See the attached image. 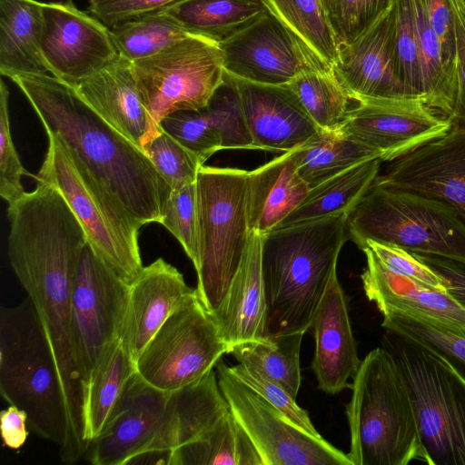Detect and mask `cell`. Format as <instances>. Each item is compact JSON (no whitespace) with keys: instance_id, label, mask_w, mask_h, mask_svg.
<instances>
[{"instance_id":"6da1fadb","label":"cell","mask_w":465,"mask_h":465,"mask_svg":"<svg viewBox=\"0 0 465 465\" xmlns=\"http://www.w3.org/2000/svg\"><path fill=\"white\" fill-rule=\"evenodd\" d=\"M10 79L47 135L60 139L71 158L134 220L142 226L161 223L172 188L143 150L97 114L74 86L46 73Z\"/></svg>"},{"instance_id":"7a4b0ae2","label":"cell","mask_w":465,"mask_h":465,"mask_svg":"<svg viewBox=\"0 0 465 465\" xmlns=\"http://www.w3.org/2000/svg\"><path fill=\"white\" fill-rule=\"evenodd\" d=\"M349 239L346 213L273 228L262 234L266 336L305 333L310 329Z\"/></svg>"},{"instance_id":"3957f363","label":"cell","mask_w":465,"mask_h":465,"mask_svg":"<svg viewBox=\"0 0 465 465\" xmlns=\"http://www.w3.org/2000/svg\"><path fill=\"white\" fill-rule=\"evenodd\" d=\"M351 388L346 416L352 465L426 461L409 392L384 347L364 357Z\"/></svg>"},{"instance_id":"277c9868","label":"cell","mask_w":465,"mask_h":465,"mask_svg":"<svg viewBox=\"0 0 465 465\" xmlns=\"http://www.w3.org/2000/svg\"><path fill=\"white\" fill-rule=\"evenodd\" d=\"M0 392L27 414V425L58 446L63 461L69 444L64 391L54 354L27 297L0 312Z\"/></svg>"},{"instance_id":"5b68a950","label":"cell","mask_w":465,"mask_h":465,"mask_svg":"<svg viewBox=\"0 0 465 465\" xmlns=\"http://www.w3.org/2000/svg\"><path fill=\"white\" fill-rule=\"evenodd\" d=\"M384 348L409 392L429 465H465V371L442 353L385 330Z\"/></svg>"},{"instance_id":"8992f818","label":"cell","mask_w":465,"mask_h":465,"mask_svg":"<svg viewBox=\"0 0 465 465\" xmlns=\"http://www.w3.org/2000/svg\"><path fill=\"white\" fill-rule=\"evenodd\" d=\"M349 238L465 263V223L440 200L372 184L347 214Z\"/></svg>"},{"instance_id":"52a82bcc","label":"cell","mask_w":465,"mask_h":465,"mask_svg":"<svg viewBox=\"0 0 465 465\" xmlns=\"http://www.w3.org/2000/svg\"><path fill=\"white\" fill-rule=\"evenodd\" d=\"M248 171L203 165L196 179L197 293L213 312L224 299L250 236Z\"/></svg>"},{"instance_id":"ba28073f","label":"cell","mask_w":465,"mask_h":465,"mask_svg":"<svg viewBox=\"0 0 465 465\" xmlns=\"http://www.w3.org/2000/svg\"><path fill=\"white\" fill-rule=\"evenodd\" d=\"M48 136L45 158L35 176L57 188L82 224L102 261L131 285L143 269L142 225L70 156L60 139Z\"/></svg>"},{"instance_id":"9c48e42d","label":"cell","mask_w":465,"mask_h":465,"mask_svg":"<svg viewBox=\"0 0 465 465\" xmlns=\"http://www.w3.org/2000/svg\"><path fill=\"white\" fill-rule=\"evenodd\" d=\"M132 64L142 101L159 124L174 112L206 107L224 82L219 43L195 35Z\"/></svg>"},{"instance_id":"30bf717a","label":"cell","mask_w":465,"mask_h":465,"mask_svg":"<svg viewBox=\"0 0 465 465\" xmlns=\"http://www.w3.org/2000/svg\"><path fill=\"white\" fill-rule=\"evenodd\" d=\"M229 347L212 313L199 297L178 308L146 344L136 372L167 393L185 387L214 369Z\"/></svg>"},{"instance_id":"8fae6325","label":"cell","mask_w":465,"mask_h":465,"mask_svg":"<svg viewBox=\"0 0 465 465\" xmlns=\"http://www.w3.org/2000/svg\"><path fill=\"white\" fill-rule=\"evenodd\" d=\"M215 370L231 411L263 465H352L348 454L299 427L234 376L223 361H219Z\"/></svg>"},{"instance_id":"7c38bea8","label":"cell","mask_w":465,"mask_h":465,"mask_svg":"<svg viewBox=\"0 0 465 465\" xmlns=\"http://www.w3.org/2000/svg\"><path fill=\"white\" fill-rule=\"evenodd\" d=\"M130 285L120 279L87 242L72 289V331L86 388L107 347L119 339Z\"/></svg>"},{"instance_id":"4fadbf2b","label":"cell","mask_w":465,"mask_h":465,"mask_svg":"<svg viewBox=\"0 0 465 465\" xmlns=\"http://www.w3.org/2000/svg\"><path fill=\"white\" fill-rule=\"evenodd\" d=\"M452 126L448 116L421 98L404 96L357 103L337 130L377 152L381 162H391Z\"/></svg>"},{"instance_id":"5bb4252c","label":"cell","mask_w":465,"mask_h":465,"mask_svg":"<svg viewBox=\"0 0 465 465\" xmlns=\"http://www.w3.org/2000/svg\"><path fill=\"white\" fill-rule=\"evenodd\" d=\"M41 53L48 72L76 86L118 56L110 28L72 0L43 3Z\"/></svg>"},{"instance_id":"9a60e30c","label":"cell","mask_w":465,"mask_h":465,"mask_svg":"<svg viewBox=\"0 0 465 465\" xmlns=\"http://www.w3.org/2000/svg\"><path fill=\"white\" fill-rule=\"evenodd\" d=\"M390 163L373 184L445 202L465 223V125Z\"/></svg>"},{"instance_id":"2e32d148","label":"cell","mask_w":465,"mask_h":465,"mask_svg":"<svg viewBox=\"0 0 465 465\" xmlns=\"http://www.w3.org/2000/svg\"><path fill=\"white\" fill-rule=\"evenodd\" d=\"M219 45L225 73L249 82L282 85L302 72L315 70L267 9Z\"/></svg>"},{"instance_id":"e0dca14e","label":"cell","mask_w":465,"mask_h":465,"mask_svg":"<svg viewBox=\"0 0 465 465\" xmlns=\"http://www.w3.org/2000/svg\"><path fill=\"white\" fill-rule=\"evenodd\" d=\"M168 396L135 372L105 427L90 441L85 452L87 460L94 465H127L156 436Z\"/></svg>"},{"instance_id":"ac0fdd59","label":"cell","mask_w":465,"mask_h":465,"mask_svg":"<svg viewBox=\"0 0 465 465\" xmlns=\"http://www.w3.org/2000/svg\"><path fill=\"white\" fill-rule=\"evenodd\" d=\"M394 34L392 5L361 35L339 47L332 70L352 101L409 96L396 68Z\"/></svg>"},{"instance_id":"d6986e66","label":"cell","mask_w":465,"mask_h":465,"mask_svg":"<svg viewBox=\"0 0 465 465\" xmlns=\"http://www.w3.org/2000/svg\"><path fill=\"white\" fill-rule=\"evenodd\" d=\"M232 80L245 116L254 150L289 152L320 131L292 88Z\"/></svg>"},{"instance_id":"ffe728a7","label":"cell","mask_w":465,"mask_h":465,"mask_svg":"<svg viewBox=\"0 0 465 465\" xmlns=\"http://www.w3.org/2000/svg\"><path fill=\"white\" fill-rule=\"evenodd\" d=\"M230 411L213 369L198 381L169 393L158 432L128 464L170 465L172 452L192 442Z\"/></svg>"},{"instance_id":"44dd1931","label":"cell","mask_w":465,"mask_h":465,"mask_svg":"<svg viewBox=\"0 0 465 465\" xmlns=\"http://www.w3.org/2000/svg\"><path fill=\"white\" fill-rule=\"evenodd\" d=\"M198 296L183 275L158 258L143 266L130 285L127 307L119 340L136 361L157 331L178 308Z\"/></svg>"},{"instance_id":"7402d4cb","label":"cell","mask_w":465,"mask_h":465,"mask_svg":"<svg viewBox=\"0 0 465 465\" xmlns=\"http://www.w3.org/2000/svg\"><path fill=\"white\" fill-rule=\"evenodd\" d=\"M74 88L97 114L142 150L161 134L142 101L129 59L118 54Z\"/></svg>"},{"instance_id":"603a6c76","label":"cell","mask_w":465,"mask_h":465,"mask_svg":"<svg viewBox=\"0 0 465 465\" xmlns=\"http://www.w3.org/2000/svg\"><path fill=\"white\" fill-rule=\"evenodd\" d=\"M310 328L315 342L312 369L319 389L334 395L351 387L349 379L353 378L361 361L337 269L331 276Z\"/></svg>"},{"instance_id":"cb8c5ba5","label":"cell","mask_w":465,"mask_h":465,"mask_svg":"<svg viewBox=\"0 0 465 465\" xmlns=\"http://www.w3.org/2000/svg\"><path fill=\"white\" fill-rule=\"evenodd\" d=\"M262 234L251 232L229 290L212 313L230 349L266 336L268 306L262 267Z\"/></svg>"},{"instance_id":"d4e9b609","label":"cell","mask_w":465,"mask_h":465,"mask_svg":"<svg viewBox=\"0 0 465 465\" xmlns=\"http://www.w3.org/2000/svg\"><path fill=\"white\" fill-rule=\"evenodd\" d=\"M361 250L367 261L361 276L363 290L381 314L391 311L411 312L465 331V309L448 292L391 272L369 247Z\"/></svg>"},{"instance_id":"484cf974","label":"cell","mask_w":465,"mask_h":465,"mask_svg":"<svg viewBox=\"0 0 465 465\" xmlns=\"http://www.w3.org/2000/svg\"><path fill=\"white\" fill-rule=\"evenodd\" d=\"M309 191L298 173L294 149L248 171L250 232L264 234L276 227L302 203Z\"/></svg>"},{"instance_id":"4316f807","label":"cell","mask_w":465,"mask_h":465,"mask_svg":"<svg viewBox=\"0 0 465 465\" xmlns=\"http://www.w3.org/2000/svg\"><path fill=\"white\" fill-rule=\"evenodd\" d=\"M42 6L36 0H0L2 75L48 72L41 53Z\"/></svg>"},{"instance_id":"83f0119b","label":"cell","mask_w":465,"mask_h":465,"mask_svg":"<svg viewBox=\"0 0 465 465\" xmlns=\"http://www.w3.org/2000/svg\"><path fill=\"white\" fill-rule=\"evenodd\" d=\"M283 25L312 66L332 71L339 45L322 0H261Z\"/></svg>"},{"instance_id":"f1b7e54d","label":"cell","mask_w":465,"mask_h":465,"mask_svg":"<svg viewBox=\"0 0 465 465\" xmlns=\"http://www.w3.org/2000/svg\"><path fill=\"white\" fill-rule=\"evenodd\" d=\"M381 163L378 158L364 161L311 188L302 203L274 228L348 214L372 186Z\"/></svg>"},{"instance_id":"f546056e","label":"cell","mask_w":465,"mask_h":465,"mask_svg":"<svg viewBox=\"0 0 465 465\" xmlns=\"http://www.w3.org/2000/svg\"><path fill=\"white\" fill-rule=\"evenodd\" d=\"M265 9L261 0H177L162 11L189 34L220 43Z\"/></svg>"},{"instance_id":"4dcf8cb0","label":"cell","mask_w":465,"mask_h":465,"mask_svg":"<svg viewBox=\"0 0 465 465\" xmlns=\"http://www.w3.org/2000/svg\"><path fill=\"white\" fill-rule=\"evenodd\" d=\"M170 465H263V462L230 410L200 438L175 449Z\"/></svg>"},{"instance_id":"1f68e13d","label":"cell","mask_w":465,"mask_h":465,"mask_svg":"<svg viewBox=\"0 0 465 465\" xmlns=\"http://www.w3.org/2000/svg\"><path fill=\"white\" fill-rule=\"evenodd\" d=\"M136 372L135 361L120 340L105 350L91 375L85 404V440L96 438L108 422L124 388Z\"/></svg>"},{"instance_id":"d6a6232c","label":"cell","mask_w":465,"mask_h":465,"mask_svg":"<svg viewBox=\"0 0 465 465\" xmlns=\"http://www.w3.org/2000/svg\"><path fill=\"white\" fill-rule=\"evenodd\" d=\"M294 155L298 173L310 189L355 164L380 159L377 152L338 130L321 129L295 148Z\"/></svg>"},{"instance_id":"836d02e7","label":"cell","mask_w":465,"mask_h":465,"mask_svg":"<svg viewBox=\"0 0 465 465\" xmlns=\"http://www.w3.org/2000/svg\"><path fill=\"white\" fill-rule=\"evenodd\" d=\"M304 333L268 335L233 345L229 353L282 386L296 399L302 381L300 352Z\"/></svg>"},{"instance_id":"e575fe53","label":"cell","mask_w":465,"mask_h":465,"mask_svg":"<svg viewBox=\"0 0 465 465\" xmlns=\"http://www.w3.org/2000/svg\"><path fill=\"white\" fill-rule=\"evenodd\" d=\"M413 19L422 75V98L448 116L453 110L456 85L450 77L437 35L431 29L423 0H412Z\"/></svg>"},{"instance_id":"d590c367","label":"cell","mask_w":465,"mask_h":465,"mask_svg":"<svg viewBox=\"0 0 465 465\" xmlns=\"http://www.w3.org/2000/svg\"><path fill=\"white\" fill-rule=\"evenodd\" d=\"M109 28L118 54L132 62L153 55L191 35L162 10Z\"/></svg>"},{"instance_id":"8d00e7d4","label":"cell","mask_w":465,"mask_h":465,"mask_svg":"<svg viewBox=\"0 0 465 465\" xmlns=\"http://www.w3.org/2000/svg\"><path fill=\"white\" fill-rule=\"evenodd\" d=\"M321 130H337L352 101L332 71L308 70L287 84Z\"/></svg>"},{"instance_id":"74e56055","label":"cell","mask_w":465,"mask_h":465,"mask_svg":"<svg viewBox=\"0 0 465 465\" xmlns=\"http://www.w3.org/2000/svg\"><path fill=\"white\" fill-rule=\"evenodd\" d=\"M381 327L435 350L465 371V331L411 312L382 313Z\"/></svg>"},{"instance_id":"f35d334b","label":"cell","mask_w":465,"mask_h":465,"mask_svg":"<svg viewBox=\"0 0 465 465\" xmlns=\"http://www.w3.org/2000/svg\"><path fill=\"white\" fill-rule=\"evenodd\" d=\"M394 56L407 94L422 98V75L414 26L412 0H394ZM424 101V100H423Z\"/></svg>"},{"instance_id":"ab89813d","label":"cell","mask_w":465,"mask_h":465,"mask_svg":"<svg viewBox=\"0 0 465 465\" xmlns=\"http://www.w3.org/2000/svg\"><path fill=\"white\" fill-rule=\"evenodd\" d=\"M205 110L221 136L223 150H254L237 91L226 73Z\"/></svg>"},{"instance_id":"60d3db41","label":"cell","mask_w":465,"mask_h":465,"mask_svg":"<svg viewBox=\"0 0 465 465\" xmlns=\"http://www.w3.org/2000/svg\"><path fill=\"white\" fill-rule=\"evenodd\" d=\"M143 151L172 191L195 183L199 170L204 163L197 154L163 129Z\"/></svg>"},{"instance_id":"b9f144b4","label":"cell","mask_w":465,"mask_h":465,"mask_svg":"<svg viewBox=\"0 0 465 465\" xmlns=\"http://www.w3.org/2000/svg\"><path fill=\"white\" fill-rule=\"evenodd\" d=\"M339 47L367 31L394 0H322Z\"/></svg>"},{"instance_id":"7bdbcfd3","label":"cell","mask_w":465,"mask_h":465,"mask_svg":"<svg viewBox=\"0 0 465 465\" xmlns=\"http://www.w3.org/2000/svg\"><path fill=\"white\" fill-rule=\"evenodd\" d=\"M160 126L203 162L223 150L221 136L205 107L174 112L163 119Z\"/></svg>"},{"instance_id":"ee69618b","label":"cell","mask_w":465,"mask_h":465,"mask_svg":"<svg viewBox=\"0 0 465 465\" xmlns=\"http://www.w3.org/2000/svg\"><path fill=\"white\" fill-rule=\"evenodd\" d=\"M161 224L177 239L195 267L198 262L196 182L172 191Z\"/></svg>"},{"instance_id":"f6af8a7d","label":"cell","mask_w":465,"mask_h":465,"mask_svg":"<svg viewBox=\"0 0 465 465\" xmlns=\"http://www.w3.org/2000/svg\"><path fill=\"white\" fill-rule=\"evenodd\" d=\"M229 368L241 381L264 398L299 427L313 436L322 437L313 426L308 411L300 407L296 403V399L282 386L252 367L239 363L229 366Z\"/></svg>"},{"instance_id":"bcb514c9","label":"cell","mask_w":465,"mask_h":465,"mask_svg":"<svg viewBox=\"0 0 465 465\" xmlns=\"http://www.w3.org/2000/svg\"><path fill=\"white\" fill-rule=\"evenodd\" d=\"M8 89L0 83V195L8 205L25 192L22 176L26 174L14 144L8 113Z\"/></svg>"},{"instance_id":"7dc6e473","label":"cell","mask_w":465,"mask_h":465,"mask_svg":"<svg viewBox=\"0 0 465 465\" xmlns=\"http://www.w3.org/2000/svg\"><path fill=\"white\" fill-rule=\"evenodd\" d=\"M369 247L378 259L391 272L408 277L430 289L446 292L445 282L413 252L403 248L367 241L361 247Z\"/></svg>"},{"instance_id":"c3c4849f","label":"cell","mask_w":465,"mask_h":465,"mask_svg":"<svg viewBox=\"0 0 465 465\" xmlns=\"http://www.w3.org/2000/svg\"><path fill=\"white\" fill-rule=\"evenodd\" d=\"M429 24L440 42L446 70L457 91L458 45L456 23L449 0H423Z\"/></svg>"},{"instance_id":"681fc988","label":"cell","mask_w":465,"mask_h":465,"mask_svg":"<svg viewBox=\"0 0 465 465\" xmlns=\"http://www.w3.org/2000/svg\"><path fill=\"white\" fill-rule=\"evenodd\" d=\"M177 0H88L90 13L108 27L122 21L162 10Z\"/></svg>"},{"instance_id":"f907efd6","label":"cell","mask_w":465,"mask_h":465,"mask_svg":"<svg viewBox=\"0 0 465 465\" xmlns=\"http://www.w3.org/2000/svg\"><path fill=\"white\" fill-rule=\"evenodd\" d=\"M413 253L444 280L447 292L465 309V263L435 255Z\"/></svg>"},{"instance_id":"816d5d0a","label":"cell","mask_w":465,"mask_h":465,"mask_svg":"<svg viewBox=\"0 0 465 465\" xmlns=\"http://www.w3.org/2000/svg\"><path fill=\"white\" fill-rule=\"evenodd\" d=\"M1 436L4 445L12 449L21 448L29 434L27 414L23 410L10 405L0 413Z\"/></svg>"}]
</instances>
